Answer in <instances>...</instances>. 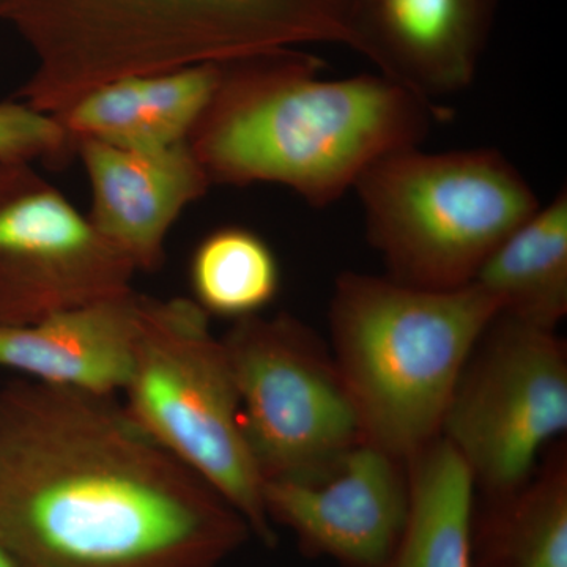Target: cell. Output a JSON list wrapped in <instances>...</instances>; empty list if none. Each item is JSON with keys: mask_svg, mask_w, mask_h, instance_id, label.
<instances>
[{"mask_svg": "<svg viewBox=\"0 0 567 567\" xmlns=\"http://www.w3.org/2000/svg\"><path fill=\"white\" fill-rule=\"evenodd\" d=\"M251 536L115 395L0 391V540L21 567H219Z\"/></svg>", "mask_w": 567, "mask_h": 567, "instance_id": "obj_1", "label": "cell"}, {"mask_svg": "<svg viewBox=\"0 0 567 567\" xmlns=\"http://www.w3.org/2000/svg\"><path fill=\"white\" fill-rule=\"evenodd\" d=\"M322 69L298 48L221 63L186 141L212 185L276 183L327 207L377 159L417 147L442 114L383 74L324 80Z\"/></svg>", "mask_w": 567, "mask_h": 567, "instance_id": "obj_2", "label": "cell"}, {"mask_svg": "<svg viewBox=\"0 0 567 567\" xmlns=\"http://www.w3.org/2000/svg\"><path fill=\"white\" fill-rule=\"evenodd\" d=\"M363 0H2L0 20L35 55L17 96L58 114L136 74L330 43L368 52Z\"/></svg>", "mask_w": 567, "mask_h": 567, "instance_id": "obj_3", "label": "cell"}, {"mask_svg": "<svg viewBox=\"0 0 567 567\" xmlns=\"http://www.w3.org/2000/svg\"><path fill=\"white\" fill-rule=\"evenodd\" d=\"M496 316L475 282L432 290L390 276H339L330 350L364 442L406 462L439 439L466 361Z\"/></svg>", "mask_w": 567, "mask_h": 567, "instance_id": "obj_4", "label": "cell"}, {"mask_svg": "<svg viewBox=\"0 0 567 567\" xmlns=\"http://www.w3.org/2000/svg\"><path fill=\"white\" fill-rule=\"evenodd\" d=\"M353 189L388 276L432 290L472 284L496 246L540 207L516 167L488 148H404L372 163Z\"/></svg>", "mask_w": 567, "mask_h": 567, "instance_id": "obj_5", "label": "cell"}, {"mask_svg": "<svg viewBox=\"0 0 567 567\" xmlns=\"http://www.w3.org/2000/svg\"><path fill=\"white\" fill-rule=\"evenodd\" d=\"M145 434L188 466L274 547L264 480L246 440L241 406L221 339L192 298L145 297L133 369L122 391Z\"/></svg>", "mask_w": 567, "mask_h": 567, "instance_id": "obj_6", "label": "cell"}, {"mask_svg": "<svg viewBox=\"0 0 567 567\" xmlns=\"http://www.w3.org/2000/svg\"><path fill=\"white\" fill-rule=\"evenodd\" d=\"M221 339L249 450L270 481H312L363 443L330 347L289 315L246 317Z\"/></svg>", "mask_w": 567, "mask_h": 567, "instance_id": "obj_7", "label": "cell"}, {"mask_svg": "<svg viewBox=\"0 0 567 567\" xmlns=\"http://www.w3.org/2000/svg\"><path fill=\"white\" fill-rule=\"evenodd\" d=\"M567 431V352L557 331L498 315L458 379L440 436L487 498L535 475Z\"/></svg>", "mask_w": 567, "mask_h": 567, "instance_id": "obj_8", "label": "cell"}, {"mask_svg": "<svg viewBox=\"0 0 567 567\" xmlns=\"http://www.w3.org/2000/svg\"><path fill=\"white\" fill-rule=\"evenodd\" d=\"M133 265L32 164H0V324L130 292Z\"/></svg>", "mask_w": 567, "mask_h": 567, "instance_id": "obj_9", "label": "cell"}, {"mask_svg": "<svg viewBox=\"0 0 567 567\" xmlns=\"http://www.w3.org/2000/svg\"><path fill=\"white\" fill-rule=\"evenodd\" d=\"M406 462L360 443L328 475L270 481L264 503L271 524L289 529L309 557L344 567H386L409 514Z\"/></svg>", "mask_w": 567, "mask_h": 567, "instance_id": "obj_10", "label": "cell"}, {"mask_svg": "<svg viewBox=\"0 0 567 567\" xmlns=\"http://www.w3.org/2000/svg\"><path fill=\"white\" fill-rule=\"evenodd\" d=\"M91 183L92 226L136 271L158 270L164 244L188 205L212 186L188 142L158 151H128L78 142Z\"/></svg>", "mask_w": 567, "mask_h": 567, "instance_id": "obj_11", "label": "cell"}, {"mask_svg": "<svg viewBox=\"0 0 567 567\" xmlns=\"http://www.w3.org/2000/svg\"><path fill=\"white\" fill-rule=\"evenodd\" d=\"M142 301L130 290L39 322L0 324V368L43 385L117 395L132 374Z\"/></svg>", "mask_w": 567, "mask_h": 567, "instance_id": "obj_12", "label": "cell"}, {"mask_svg": "<svg viewBox=\"0 0 567 567\" xmlns=\"http://www.w3.org/2000/svg\"><path fill=\"white\" fill-rule=\"evenodd\" d=\"M496 0H363L369 59L380 74L429 100L472 82Z\"/></svg>", "mask_w": 567, "mask_h": 567, "instance_id": "obj_13", "label": "cell"}, {"mask_svg": "<svg viewBox=\"0 0 567 567\" xmlns=\"http://www.w3.org/2000/svg\"><path fill=\"white\" fill-rule=\"evenodd\" d=\"M221 63L136 74L100 85L52 114L74 142L158 151L188 141L210 103ZM78 153V152H76Z\"/></svg>", "mask_w": 567, "mask_h": 567, "instance_id": "obj_14", "label": "cell"}, {"mask_svg": "<svg viewBox=\"0 0 567 567\" xmlns=\"http://www.w3.org/2000/svg\"><path fill=\"white\" fill-rule=\"evenodd\" d=\"M473 282L498 315L557 331L567 315V193H558L507 235Z\"/></svg>", "mask_w": 567, "mask_h": 567, "instance_id": "obj_15", "label": "cell"}, {"mask_svg": "<svg viewBox=\"0 0 567 567\" xmlns=\"http://www.w3.org/2000/svg\"><path fill=\"white\" fill-rule=\"evenodd\" d=\"M409 514L386 567H473L476 486L442 436L406 461Z\"/></svg>", "mask_w": 567, "mask_h": 567, "instance_id": "obj_16", "label": "cell"}, {"mask_svg": "<svg viewBox=\"0 0 567 567\" xmlns=\"http://www.w3.org/2000/svg\"><path fill=\"white\" fill-rule=\"evenodd\" d=\"M473 525V567H567V454L558 445Z\"/></svg>", "mask_w": 567, "mask_h": 567, "instance_id": "obj_17", "label": "cell"}, {"mask_svg": "<svg viewBox=\"0 0 567 567\" xmlns=\"http://www.w3.org/2000/svg\"><path fill=\"white\" fill-rule=\"evenodd\" d=\"M192 300L208 317L237 320L262 315L281 287V268L271 246L241 226L213 230L189 262Z\"/></svg>", "mask_w": 567, "mask_h": 567, "instance_id": "obj_18", "label": "cell"}, {"mask_svg": "<svg viewBox=\"0 0 567 567\" xmlns=\"http://www.w3.org/2000/svg\"><path fill=\"white\" fill-rule=\"evenodd\" d=\"M74 156L76 145L54 115L24 102L0 103V164L41 162L63 167Z\"/></svg>", "mask_w": 567, "mask_h": 567, "instance_id": "obj_19", "label": "cell"}, {"mask_svg": "<svg viewBox=\"0 0 567 567\" xmlns=\"http://www.w3.org/2000/svg\"><path fill=\"white\" fill-rule=\"evenodd\" d=\"M0 567H21L10 548L0 540Z\"/></svg>", "mask_w": 567, "mask_h": 567, "instance_id": "obj_20", "label": "cell"}, {"mask_svg": "<svg viewBox=\"0 0 567 567\" xmlns=\"http://www.w3.org/2000/svg\"><path fill=\"white\" fill-rule=\"evenodd\" d=\"M371 2H375V0H371Z\"/></svg>", "mask_w": 567, "mask_h": 567, "instance_id": "obj_21", "label": "cell"}, {"mask_svg": "<svg viewBox=\"0 0 567 567\" xmlns=\"http://www.w3.org/2000/svg\"><path fill=\"white\" fill-rule=\"evenodd\" d=\"M0 2H2V0H0Z\"/></svg>", "mask_w": 567, "mask_h": 567, "instance_id": "obj_22", "label": "cell"}]
</instances>
